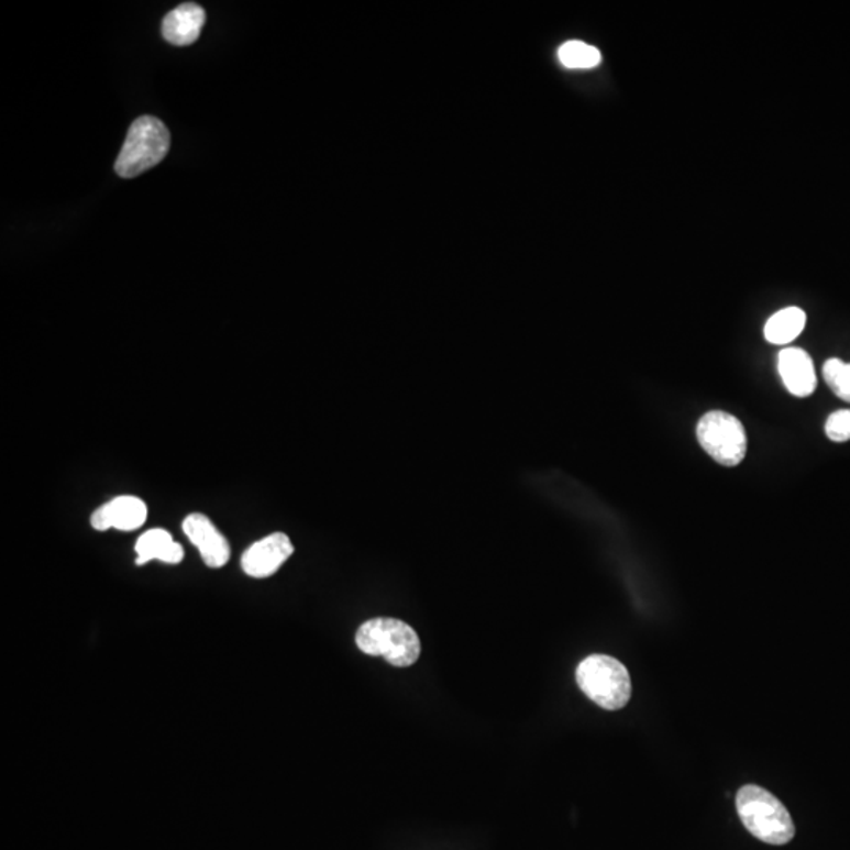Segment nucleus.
Masks as SVG:
<instances>
[{"label":"nucleus","mask_w":850,"mask_h":850,"mask_svg":"<svg viewBox=\"0 0 850 850\" xmlns=\"http://www.w3.org/2000/svg\"><path fill=\"white\" fill-rule=\"evenodd\" d=\"M736 804L743 826L762 842L783 846L795 837L793 817L786 806L764 787L747 784L737 793Z\"/></svg>","instance_id":"obj_1"},{"label":"nucleus","mask_w":850,"mask_h":850,"mask_svg":"<svg viewBox=\"0 0 850 850\" xmlns=\"http://www.w3.org/2000/svg\"><path fill=\"white\" fill-rule=\"evenodd\" d=\"M356 645L364 654L383 656L393 666L415 665L421 655V641L411 626L394 618H375L356 632Z\"/></svg>","instance_id":"obj_2"},{"label":"nucleus","mask_w":850,"mask_h":850,"mask_svg":"<svg viewBox=\"0 0 850 850\" xmlns=\"http://www.w3.org/2000/svg\"><path fill=\"white\" fill-rule=\"evenodd\" d=\"M576 682L590 702L601 709L619 710L632 696L629 671L609 655H589L576 667Z\"/></svg>","instance_id":"obj_3"},{"label":"nucleus","mask_w":850,"mask_h":850,"mask_svg":"<svg viewBox=\"0 0 850 850\" xmlns=\"http://www.w3.org/2000/svg\"><path fill=\"white\" fill-rule=\"evenodd\" d=\"M170 148V133L156 117H139L128 131L125 144L115 162V173L134 178L147 173L166 158Z\"/></svg>","instance_id":"obj_4"},{"label":"nucleus","mask_w":850,"mask_h":850,"mask_svg":"<svg viewBox=\"0 0 850 850\" xmlns=\"http://www.w3.org/2000/svg\"><path fill=\"white\" fill-rule=\"evenodd\" d=\"M696 437L707 454L725 466H737L747 455V432L736 416L709 411L699 419Z\"/></svg>","instance_id":"obj_5"},{"label":"nucleus","mask_w":850,"mask_h":850,"mask_svg":"<svg viewBox=\"0 0 850 850\" xmlns=\"http://www.w3.org/2000/svg\"><path fill=\"white\" fill-rule=\"evenodd\" d=\"M294 543L284 532H273L253 543L242 556L244 574L253 578L275 575L294 554Z\"/></svg>","instance_id":"obj_6"},{"label":"nucleus","mask_w":850,"mask_h":850,"mask_svg":"<svg viewBox=\"0 0 850 850\" xmlns=\"http://www.w3.org/2000/svg\"><path fill=\"white\" fill-rule=\"evenodd\" d=\"M186 538L199 549L203 563L211 568H221L229 563L230 545L228 539L214 527L213 521L203 514H189L184 520Z\"/></svg>","instance_id":"obj_7"},{"label":"nucleus","mask_w":850,"mask_h":850,"mask_svg":"<svg viewBox=\"0 0 850 850\" xmlns=\"http://www.w3.org/2000/svg\"><path fill=\"white\" fill-rule=\"evenodd\" d=\"M147 505L137 496H117L112 501L98 507L90 517V525L97 531L114 528L119 531H134L147 521Z\"/></svg>","instance_id":"obj_8"},{"label":"nucleus","mask_w":850,"mask_h":850,"mask_svg":"<svg viewBox=\"0 0 850 850\" xmlns=\"http://www.w3.org/2000/svg\"><path fill=\"white\" fill-rule=\"evenodd\" d=\"M779 372L787 391L795 397L812 396L817 386L815 364L805 350L797 346L783 349L779 355Z\"/></svg>","instance_id":"obj_9"},{"label":"nucleus","mask_w":850,"mask_h":850,"mask_svg":"<svg viewBox=\"0 0 850 850\" xmlns=\"http://www.w3.org/2000/svg\"><path fill=\"white\" fill-rule=\"evenodd\" d=\"M206 10L197 3H181L163 21V36L175 46L192 45L206 24Z\"/></svg>","instance_id":"obj_10"},{"label":"nucleus","mask_w":850,"mask_h":850,"mask_svg":"<svg viewBox=\"0 0 850 850\" xmlns=\"http://www.w3.org/2000/svg\"><path fill=\"white\" fill-rule=\"evenodd\" d=\"M137 565L150 561H162L166 564H178L185 558L184 547L175 542L166 529H150L136 542Z\"/></svg>","instance_id":"obj_11"},{"label":"nucleus","mask_w":850,"mask_h":850,"mask_svg":"<svg viewBox=\"0 0 850 850\" xmlns=\"http://www.w3.org/2000/svg\"><path fill=\"white\" fill-rule=\"evenodd\" d=\"M806 327V313L801 308H784L773 313L764 328L765 341L773 345L794 342Z\"/></svg>","instance_id":"obj_12"},{"label":"nucleus","mask_w":850,"mask_h":850,"mask_svg":"<svg viewBox=\"0 0 850 850\" xmlns=\"http://www.w3.org/2000/svg\"><path fill=\"white\" fill-rule=\"evenodd\" d=\"M558 57L564 67L572 69L594 68L601 62L600 51L596 46L587 45L578 40L564 43L558 51Z\"/></svg>","instance_id":"obj_13"},{"label":"nucleus","mask_w":850,"mask_h":850,"mask_svg":"<svg viewBox=\"0 0 850 850\" xmlns=\"http://www.w3.org/2000/svg\"><path fill=\"white\" fill-rule=\"evenodd\" d=\"M823 374L835 396L850 404V363L831 357L824 364Z\"/></svg>","instance_id":"obj_14"},{"label":"nucleus","mask_w":850,"mask_h":850,"mask_svg":"<svg viewBox=\"0 0 850 850\" xmlns=\"http://www.w3.org/2000/svg\"><path fill=\"white\" fill-rule=\"evenodd\" d=\"M828 440L845 443L850 440V410H838L828 416L826 422Z\"/></svg>","instance_id":"obj_15"}]
</instances>
